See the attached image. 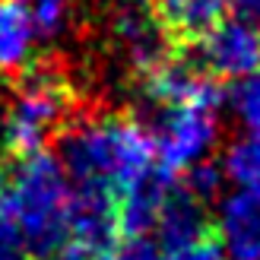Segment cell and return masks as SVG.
<instances>
[{"instance_id":"cell-16","label":"cell","mask_w":260,"mask_h":260,"mask_svg":"<svg viewBox=\"0 0 260 260\" xmlns=\"http://www.w3.org/2000/svg\"><path fill=\"white\" fill-rule=\"evenodd\" d=\"M184 187L187 193H193L197 200H203V203H210V200H216L219 197V190H222V181H225V175H222V165H216V162H210V159H197L193 165H187L184 168Z\"/></svg>"},{"instance_id":"cell-8","label":"cell","mask_w":260,"mask_h":260,"mask_svg":"<svg viewBox=\"0 0 260 260\" xmlns=\"http://www.w3.org/2000/svg\"><path fill=\"white\" fill-rule=\"evenodd\" d=\"M216 241L229 260H260V190H235L219 203Z\"/></svg>"},{"instance_id":"cell-2","label":"cell","mask_w":260,"mask_h":260,"mask_svg":"<svg viewBox=\"0 0 260 260\" xmlns=\"http://www.w3.org/2000/svg\"><path fill=\"white\" fill-rule=\"evenodd\" d=\"M63 172L70 181H102L121 190L155 165V146L146 127L124 114L80 121L60 130Z\"/></svg>"},{"instance_id":"cell-9","label":"cell","mask_w":260,"mask_h":260,"mask_svg":"<svg viewBox=\"0 0 260 260\" xmlns=\"http://www.w3.org/2000/svg\"><path fill=\"white\" fill-rule=\"evenodd\" d=\"M175 187V175L155 162L140 178L118 190V225L124 235H149L162 213L168 190Z\"/></svg>"},{"instance_id":"cell-20","label":"cell","mask_w":260,"mask_h":260,"mask_svg":"<svg viewBox=\"0 0 260 260\" xmlns=\"http://www.w3.org/2000/svg\"><path fill=\"white\" fill-rule=\"evenodd\" d=\"M0 260H32L22 238H19V232H16V225L7 219V213L0 216Z\"/></svg>"},{"instance_id":"cell-19","label":"cell","mask_w":260,"mask_h":260,"mask_svg":"<svg viewBox=\"0 0 260 260\" xmlns=\"http://www.w3.org/2000/svg\"><path fill=\"white\" fill-rule=\"evenodd\" d=\"M32 19H35V29L38 32H57L60 22H63V13H67V0H25Z\"/></svg>"},{"instance_id":"cell-13","label":"cell","mask_w":260,"mask_h":260,"mask_svg":"<svg viewBox=\"0 0 260 260\" xmlns=\"http://www.w3.org/2000/svg\"><path fill=\"white\" fill-rule=\"evenodd\" d=\"M118 35H121L130 60L140 67V73L155 67V63L165 60L168 54H175L172 38H168L165 29L155 22L152 13L149 16H143V13H124L118 19Z\"/></svg>"},{"instance_id":"cell-6","label":"cell","mask_w":260,"mask_h":260,"mask_svg":"<svg viewBox=\"0 0 260 260\" xmlns=\"http://www.w3.org/2000/svg\"><path fill=\"white\" fill-rule=\"evenodd\" d=\"M193 45L200 48L203 70L219 80H238V76L260 67V32L251 19L222 16Z\"/></svg>"},{"instance_id":"cell-15","label":"cell","mask_w":260,"mask_h":260,"mask_svg":"<svg viewBox=\"0 0 260 260\" xmlns=\"http://www.w3.org/2000/svg\"><path fill=\"white\" fill-rule=\"evenodd\" d=\"M232 108L248 130H260V67L238 76L232 89Z\"/></svg>"},{"instance_id":"cell-21","label":"cell","mask_w":260,"mask_h":260,"mask_svg":"<svg viewBox=\"0 0 260 260\" xmlns=\"http://www.w3.org/2000/svg\"><path fill=\"white\" fill-rule=\"evenodd\" d=\"M45 260H105V251H95V248H89V244H80V241H63L60 248L45 257Z\"/></svg>"},{"instance_id":"cell-12","label":"cell","mask_w":260,"mask_h":260,"mask_svg":"<svg viewBox=\"0 0 260 260\" xmlns=\"http://www.w3.org/2000/svg\"><path fill=\"white\" fill-rule=\"evenodd\" d=\"M35 35L25 0H0V73H16L32 60Z\"/></svg>"},{"instance_id":"cell-5","label":"cell","mask_w":260,"mask_h":260,"mask_svg":"<svg viewBox=\"0 0 260 260\" xmlns=\"http://www.w3.org/2000/svg\"><path fill=\"white\" fill-rule=\"evenodd\" d=\"M118 235V190L102 181H73L67 200V238L108 251Z\"/></svg>"},{"instance_id":"cell-3","label":"cell","mask_w":260,"mask_h":260,"mask_svg":"<svg viewBox=\"0 0 260 260\" xmlns=\"http://www.w3.org/2000/svg\"><path fill=\"white\" fill-rule=\"evenodd\" d=\"M70 86L48 63H25L19 76V92L4 114L0 140L16 155H29L48 146L57 130L67 127L70 114Z\"/></svg>"},{"instance_id":"cell-18","label":"cell","mask_w":260,"mask_h":260,"mask_svg":"<svg viewBox=\"0 0 260 260\" xmlns=\"http://www.w3.org/2000/svg\"><path fill=\"white\" fill-rule=\"evenodd\" d=\"M162 260H225V254L219 248L216 235H203L197 241L178 244V248H165Z\"/></svg>"},{"instance_id":"cell-17","label":"cell","mask_w":260,"mask_h":260,"mask_svg":"<svg viewBox=\"0 0 260 260\" xmlns=\"http://www.w3.org/2000/svg\"><path fill=\"white\" fill-rule=\"evenodd\" d=\"M105 260H162V251L146 235H127L124 241L111 244Z\"/></svg>"},{"instance_id":"cell-11","label":"cell","mask_w":260,"mask_h":260,"mask_svg":"<svg viewBox=\"0 0 260 260\" xmlns=\"http://www.w3.org/2000/svg\"><path fill=\"white\" fill-rule=\"evenodd\" d=\"M155 232L162 238V248H178V244L210 235V219H206L203 200H197L175 181V187L168 190L162 203L159 219H155Z\"/></svg>"},{"instance_id":"cell-23","label":"cell","mask_w":260,"mask_h":260,"mask_svg":"<svg viewBox=\"0 0 260 260\" xmlns=\"http://www.w3.org/2000/svg\"><path fill=\"white\" fill-rule=\"evenodd\" d=\"M4 184L7 181H4V172H0V216H4Z\"/></svg>"},{"instance_id":"cell-14","label":"cell","mask_w":260,"mask_h":260,"mask_svg":"<svg viewBox=\"0 0 260 260\" xmlns=\"http://www.w3.org/2000/svg\"><path fill=\"white\" fill-rule=\"evenodd\" d=\"M222 175L241 190H260V130L235 137L222 155Z\"/></svg>"},{"instance_id":"cell-10","label":"cell","mask_w":260,"mask_h":260,"mask_svg":"<svg viewBox=\"0 0 260 260\" xmlns=\"http://www.w3.org/2000/svg\"><path fill=\"white\" fill-rule=\"evenodd\" d=\"M229 0H152V16L175 48L193 45L225 16Z\"/></svg>"},{"instance_id":"cell-7","label":"cell","mask_w":260,"mask_h":260,"mask_svg":"<svg viewBox=\"0 0 260 260\" xmlns=\"http://www.w3.org/2000/svg\"><path fill=\"white\" fill-rule=\"evenodd\" d=\"M143 92H146L149 102L162 108H172V105L219 108L222 105V89L213 76L190 67L187 60H178L175 54H168L149 70H143Z\"/></svg>"},{"instance_id":"cell-24","label":"cell","mask_w":260,"mask_h":260,"mask_svg":"<svg viewBox=\"0 0 260 260\" xmlns=\"http://www.w3.org/2000/svg\"><path fill=\"white\" fill-rule=\"evenodd\" d=\"M127 4H143V0H127Z\"/></svg>"},{"instance_id":"cell-4","label":"cell","mask_w":260,"mask_h":260,"mask_svg":"<svg viewBox=\"0 0 260 260\" xmlns=\"http://www.w3.org/2000/svg\"><path fill=\"white\" fill-rule=\"evenodd\" d=\"M149 137L155 146V162L168 168L172 175H178L197 159H206V152L213 149V143L219 137L216 108H203V105L162 108L155 130Z\"/></svg>"},{"instance_id":"cell-22","label":"cell","mask_w":260,"mask_h":260,"mask_svg":"<svg viewBox=\"0 0 260 260\" xmlns=\"http://www.w3.org/2000/svg\"><path fill=\"white\" fill-rule=\"evenodd\" d=\"M229 7H235L241 19H251V22L260 19V0H229Z\"/></svg>"},{"instance_id":"cell-1","label":"cell","mask_w":260,"mask_h":260,"mask_svg":"<svg viewBox=\"0 0 260 260\" xmlns=\"http://www.w3.org/2000/svg\"><path fill=\"white\" fill-rule=\"evenodd\" d=\"M4 213L16 225L32 260L51 257L67 241V200L70 178L51 152L38 149L16 155V165L4 172Z\"/></svg>"}]
</instances>
